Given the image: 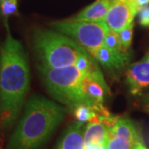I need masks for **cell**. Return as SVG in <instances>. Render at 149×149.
I'll use <instances>...</instances> for the list:
<instances>
[{
	"instance_id": "5bb4252c",
	"label": "cell",
	"mask_w": 149,
	"mask_h": 149,
	"mask_svg": "<svg viewBox=\"0 0 149 149\" xmlns=\"http://www.w3.org/2000/svg\"><path fill=\"white\" fill-rule=\"evenodd\" d=\"M74 115L77 121L81 123L99 122L98 114L95 109L88 104H80L74 109Z\"/></svg>"
},
{
	"instance_id": "d6986e66",
	"label": "cell",
	"mask_w": 149,
	"mask_h": 149,
	"mask_svg": "<svg viewBox=\"0 0 149 149\" xmlns=\"http://www.w3.org/2000/svg\"><path fill=\"white\" fill-rule=\"evenodd\" d=\"M134 5L139 13V11L142 8L149 5V0H134Z\"/></svg>"
},
{
	"instance_id": "7a4b0ae2",
	"label": "cell",
	"mask_w": 149,
	"mask_h": 149,
	"mask_svg": "<svg viewBox=\"0 0 149 149\" xmlns=\"http://www.w3.org/2000/svg\"><path fill=\"white\" fill-rule=\"evenodd\" d=\"M68 113L65 107L42 96H32L11 137L8 149L40 148Z\"/></svg>"
},
{
	"instance_id": "ac0fdd59",
	"label": "cell",
	"mask_w": 149,
	"mask_h": 149,
	"mask_svg": "<svg viewBox=\"0 0 149 149\" xmlns=\"http://www.w3.org/2000/svg\"><path fill=\"white\" fill-rule=\"evenodd\" d=\"M139 22L143 27H149V6L142 8L139 11Z\"/></svg>"
},
{
	"instance_id": "603a6c76",
	"label": "cell",
	"mask_w": 149,
	"mask_h": 149,
	"mask_svg": "<svg viewBox=\"0 0 149 149\" xmlns=\"http://www.w3.org/2000/svg\"><path fill=\"white\" fill-rule=\"evenodd\" d=\"M131 1H133V3H134V0H131Z\"/></svg>"
},
{
	"instance_id": "3957f363",
	"label": "cell",
	"mask_w": 149,
	"mask_h": 149,
	"mask_svg": "<svg viewBox=\"0 0 149 149\" xmlns=\"http://www.w3.org/2000/svg\"><path fill=\"white\" fill-rule=\"evenodd\" d=\"M32 40L40 65L47 68L74 65L79 56L88 52L70 37L52 30L37 29Z\"/></svg>"
},
{
	"instance_id": "9c48e42d",
	"label": "cell",
	"mask_w": 149,
	"mask_h": 149,
	"mask_svg": "<svg viewBox=\"0 0 149 149\" xmlns=\"http://www.w3.org/2000/svg\"><path fill=\"white\" fill-rule=\"evenodd\" d=\"M82 88L91 106L95 108L103 105L105 94H110L109 86L89 74H85L82 80Z\"/></svg>"
},
{
	"instance_id": "9a60e30c",
	"label": "cell",
	"mask_w": 149,
	"mask_h": 149,
	"mask_svg": "<svg viewBox=\"0 0 149 149\" xmlns=\"http://www.w3.org/2000/svg\"><path fill=\"white\" fill-rule=\"evenodd\" d=\"M104 45L108 48H109L110 50H113V51L120 52H126L123 51L118 32H114V31L110 30V29H109V31L107 32L105 38H104Z\"/></svg>"
},
{
	"instance_id": "6da1fadb",
	"label": "cell",
	"mask_w": 149,
	"mask_h": 149,
	"mask_svg": "<svg viewBox=\"0 0 149 149\" xmlns=\"http://www.w3.org/2000/svg\"><path fill=\"white\" fill-rule=\"evenodd\" d=\"M30 85L27 54L9 31L0 53V124L2 129L16 122Z\"/></svg>"
},
{
	"instance_id": "8992f818",
	"label": "cell",
	"mask_w": 149,
	"mask_h": 149,
	"mask_svg": "<svg viewBox=\"0 0 149 149\" xmlns=\"http://www.w3.org/2000/svg\"><path fill=\"white\" fill-rule=\"evenodd\" d=\"M138 13L134 3L131 0H111L104 22L109 29L119 32L133 23Z\"/></svg>"
},
{
	"instance_id": "8fae6325",
	"label": "cell",
	"mask_w": 149,
	"mask_h": 149,
	"mask_svg": "<svg viewBox=\"0 0 149 149\" xmlns=\"http://www.w3.org/2000/svg\"><path fill=\"white\" fill-rule=\"evenodd\" d=\"M109 132L139 147H147L138 129L129 118L119 117L116 123L109 128Z\"/></svg>"
},
{
	"instance_id": "5b68a950",
	"label": "cell",
	"mask_w": 149,
	"mask_h": 149,
	"mask_svg": "<svg viewBox=\"0 0 149 149\" xmlns=\"http://www.w3.org/2000/svg\"><path fill=\"white\" fill-rule=\"evenodd\" d=\"M56 32L65 34L80 44L92 56L104 45L109 27L105 22H83L65 20L52 22Z\"/></svg>"
},
{
	"instance_id": "7c38bea8",
	"label": "cell",
	"mask_w": 149,
	"mask_h": 149,
	"mask_svg": "<svg viewBox=\"0 0 149 149\" xmlns=\"http://www.w3.org/2000/svg\"><path fill=\"white\" fill-rule=\"evenodd\" d=\"M111 0H96L79 13L72 20L83 22H104L109 9Z\"/></svg>"
},
{
	"instance_id": "2e32d148",
	"label": "cell",
	"mask_w": 149,
	"mask_h": 149,
	"mask_svg": "<svg viewBox=\"0 0 149 149\" xmlns=\"http://www.w3.org/2000/svg\"><path fill=\"white\" fill-rule=\"evenodd\" d=\"M133 32V23H131L129 26L123 28L121 32H118L120 37V41L122 43V47L124 52H128V49L132 44Z\"/></svg>"
},
{
	"instance_id": "ba28073f",
	"label": "cell",
	"mask_w": 149,
	"mask_h": 149,
	"mask_svg": "<svg viewBox=\"0 0 149 149\" xmlns=\"http://www.w3.org/2000/svg\"><path fill=\"white\" fill-rule=\"evenodd\" d=\"M103 67L112 73H116L123 70L128 64L130 55L128 52H120L110 50L103 45L93 56Z\"/></svg>"
},
{
	"instance_id": "52a82bcc",
	"label": "cell",
	"mask_w": 149,
	"mask_h": 149,
	"mask_svg": "<svg viewBox=\"0 0 149 149\" xmlns=\"http://www.w3.org/2000/svg\"><path fill=\"white\" fill-rule=\"evenodd\" d=\"M126 83L133 95H140L149 86L148 62L143 60L130 65L126 71Z\"/></svg>"
},
{
	"instance_id": "44dd1931",
	"label": "cell",
	"mask_w": 149,
	"mask_h": 149,
	"mask_svg": "<svg viewBox=\"0 0 149 149\" xmlns=\"http://www.w3.org/2000/svg\"><path fill=\"white\" fill-rule=\"evenodd\" d=\"M145 110L148 112V113H149V103H148L147 105L145 106Z\"/></svg>"
},
{
	"instance_id": "e0dca14e",
	"label": "cell",
	"mask_w": 149,
	"mask_h": 149,
	"mask_svg": "<svg viewBox=\"0 0 149 149\" xmlns=\"http://www.w3.org/2000/svg\"><path fill=\"white\" fill-rule=\"evenodd\" d=\"M2 13L5 16H8L16 13L17 0H3L1 2Z\"/></svg>"
},
{
	"instance_id": "4fadbf2b",
	"label": "cell",
	"mask_w": 149,
	"mask_h": 149,
	"mask_svg": "<svg viewBox=\"0 0 149 149\" xmlns=\"http://www.w3.org/2000/svg\"><path fill=\"white\" fill-rule=\"evenodd\" d=\"M108 130L104 124L100 122H91L85 128L84 143L85 147H99L105 144Z\"/></svg>"
},
{
	"instance_id": "7402d4cb",
	"label": "cell",
	"mask_w": 149,
	"mask_h": 149,
	"mask_svg": "<svg viewBox=\"0 0 149 149\" xmlns=\"http://www.w3.org/2000/svg\"><path fill=\"white\" fill-rule=\"evenodd\" d=\"M0 129H2V128H1V124H0Z\"/></svg>"
},
{
	"instance_id": "ffe728a7",
	"label": "cell",
	"mask_w": 149,
	"mask_h": 149,
	"mask_svg": "<svg viewBox=\"0 0 149 149\" xmlns=\"http://www.w3.org/2000/svg\"><path fill=\"white\" fill-rule=\"evenodd\" d=\"M143 60H145L146 61H148V62L149 63V53L147 54V55L145 56V57L143 58Z\"/></svg>"
},
{
	"instance_id": "277c9868",
	"label": "cell",
	"mask_w": 149,
	"mask_h": 149,
	"mask_svg": "<svg viewBox=\"0 0 149 149\" xmlns=\"http://www.w3.org/2000/svg\"><path fill=\"white\" fill-rule=\"evenodd\" d=\"M37 68L48 92L57 101L70 109H74L80 104L91 106L82 88L85 74L74 65L61 68H47L39 65Z\"/></svg>"
},
{
	"instance_id": "30bf717a",
	"label": "cell",
	"mask_w": 149,
	"mask_h": 149,
	"mask_svg": "<svg viewBox=\"0 0 149 149\" xmlns=\"http://www.w3.org/2000/svg\"><path fill=\"white\" fill-rule=\"evenodd\" d=\"M85 132L84 123H71L63 133L56 149H84Z\"/></svg>"
}]
</instances>
